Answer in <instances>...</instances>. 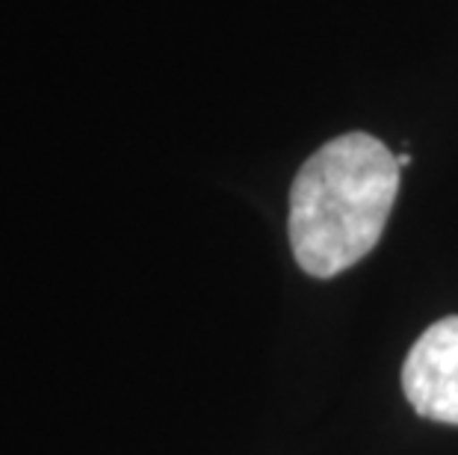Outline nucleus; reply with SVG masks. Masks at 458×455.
Segmentation results:
<instances>
[{"mask_svg": "<svg viewBox=\"0 0 458 455\" xmlns=\"http://www.w3.org/2000/svg\"><path fill=\"white\" fill-rule=\"evenodd\" d=\"M403 391L420 417L458 426V314L417 337L403 364Z\"/></svg>", "mask_w": 458, "mask_h": 455, "instance_id": "obj_2", "label": "nucleus"}, {"mask_svg": "<svg viewBox=\"0 0 458 455\" xmlns=\"http://www.w3.org/2000/svg\"><path fill=\"white\" fill-rule=\"evenodd\" d=\"M396 163H399V169L408 166V163H411V154H396Z\"/></svg>", "mask_w": 458, "mask_h": 455, "instance_id": "obj_3", "label": "nucleus"}, {"mask_svg": "<svg viewBox=\"0 0 458 455\" xmlns=\"http://www.w3.org/2000/svg\"><path fill=\"white\" fill-rule=\"evenodd\" d=\"M396 154L369 133H346L310 154L290 187V246L299 266L331 278L382 240L399 190Z\"/></svg>", "mask_w": 458, "mask_h": 455, "instance_id": "obj_1", "label": "nucleus"}]
</instances>
